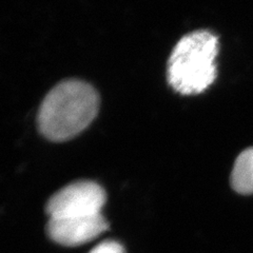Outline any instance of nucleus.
<instances>
[{
	"label": "nucleus",
	"mask_w": 253,
	"mask_h": 253,
	"mask_svg": "<svg viewBox=\"0 0 253 253\" xmlns=\"http://www.w3.org/2000/svg\"><path fill=\"white\" fill-rule=\"evenodd\" d=\"M109 224L100 214L50 218L45 226V232L50 239L62 246H81L96 239L98 235L108 230Z\"/></svg>",
	"instance_id": "20e7f679"
},
{
	"label": "nucleus",
	"mask_w": 253,
	"mask_h": 253,
	"mask_svg": "<svg viewBox=\"0 0 253 253\" xmlns=\"http://www.w3.org/2000/svg\"><path fill=\"white\" fill-rule=\"evenodd\" d=\"M230 181L233 190L237 193H253V148L244 150L236 157Z\"/></svg>",
	"instance_id": "39448f33"
},
{
	"label": "nucleus",
	"mask_w": 253,
	"mask_h": 253,
	"mask_svg": "<svg viewBox=\"0 0 253 253\" xmlns=\"http://www.w3.org/2000/svg\"><path fill=\"white\" fill-rule=\"evenodd\" d=\"M89 253H125V249L115 241H105L95 246Z\"/></svg>",
	"instance_id": "423d86ee"
},
{
	"label": "nucleus",
	"mask_w": 253,
	"mask_h": 253,
	"mask_svg": "<svg viewBox=\"0 0 253 253\" xmlns=\"http://www.w3.org/2000/svg\"><path fill=\"white\" fill-rule=\"evenodd\" d=\"M107 200L104 188L92 180H78L54 193L45 205L50 218L100 214Z\"/></svg>",
	"instance_id": "7ed1b4c3"
},
{
	"label": "nucleus",
	"mask_w": 253,
	"mask_h": 253,
	"mask_svg": "<svg viewBox=\"0 0 253 253\" xmlns=\"http://www.w3.org/2000/svg\"><path fill=\"white\" fill-rule=\"evenodd\" d=\"M99 96L83 81L69 79L47 93L39 108V131L52 141H66L82 133L96 117Z\"/></svg>",
	"instance_id": "f257e3e1"
},
{
	"label": "nucleus",
	"mask_w": 253,
	"mask_h": 253,
	"mask_svg": "<svg viewBox=\"0 0 253 253\" xmlns=\"http://www.w3.org/2000/svg\"><path fill=\"white\" fill-rule=\"evenodd\" d=\"M218 38L200 30L184 36L175 44L168 61V82L183 95L200 94L215 81Z\"/></svg>",
	"instance_id": "f03ea898"
}]
</instances>
